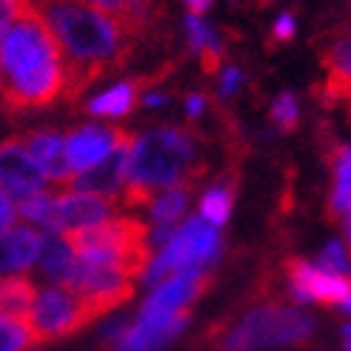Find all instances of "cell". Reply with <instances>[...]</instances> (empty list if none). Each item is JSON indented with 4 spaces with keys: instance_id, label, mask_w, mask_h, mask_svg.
I'll return each instance as SVG.
<instances>
[{
    "instance_id": "2e32d148",
    "label": "cell",
    "mask_w": 351,
    "mask_h": 351,
    "mask_svg": "<svg viewBox=\"0 0 351 351\" xmlns=\"http://www.w3.org/2000/svg\"><path fill=\"white\" fill-rule=\"evenodd\" d=\"M163 75H166V72H157V75H152V77L123 80V83L112 86L109 92H103V95L92 97L89 103H86V112L95 114V117H109V120H114V117H126V114L137 106V103H140V92L149 89V86H154V83L166 80Z\"/></svg>"
},
{
    "instance_id": "52a82bcc",
    "label": "cell",
    "mask_w": 351,
    "mask_h": 351,
    "mask_svg": "<svg viewBox=\"0 0 351 351\" xmlns=\"http://www.w3.org/2000/svg\"><path fill=\"white\" fill-rule=\"evenodd\" d=\"M220 249H223V240L215 226H208L203 217H191L169 237L160 257L149 263L146 277H149V283H160L169 274L206 271L203 266L215 263Z\"/></svg>"
},
{
    "instance_id": "277c9868",
    "label": "cell",
    "mask_w": 351,
    "mask_h": 351,
    "mask_svg": "<svg viewBox=\"0 0 351 351\" xmlns=\"http://www.w3.org/2000/svg\"><path fill=\"white\" fill-rule=\"evenodd\" d=\"M63 245L72 257L95 266H109L126 280H140L152 263L149 226L137 217H109L86 229L66 232Z\"/></svg>"
},
{
    "instance_id": "6da1fadb",
    "label": "cell",
    "mask_w": 351,
    "mask_h": 351,
    "mask_svg": "<svg viewBox=\"0 0 351 351\" xmlns=\"http://www.w3.org/2000/svg\"><path fill=\"white\" fill-rule=\"evenodd\" d=\"M63 97V51L34 3H17L0 40V106L46 109Z\"/></svg>"
},
{
    "instance_id": "30bf717a",
    "label": "cell",
    "mask_w": 351,
    "mask_h": 351,
    "mask_svg": "<svg viewBox=\"0 0 351 351\" xmlns=\"http://www.w3.org/2000/svg\"><path fill=\"white\" fill-rule=\"evenodd\" d=\"M112 215V206L106 200H97V197H86V195H58L49 200L46 208V217H43V229L55 232V234H66V232H75V229H86V226H95L109 220Z\"/></svg>"
},
{
    "instance_id": "1f68e13d",
    "label": "cell",
    "mask_w": 351,
    "mask_h": 351,
    "mask_svg": "<svg viewBox=\"0 0 351 351\" xmlns=\"http://www.w3.org/2000/svg\"><path fill=\"white\" fill-rule=\"evenodd\" d=\"M160 103H166L163 95H149V97H146V106H160Z\"/></svg>"
},
{
    "instance_id": "e0dca14e",
    "label": "cell",
    "mask_w": 351,
    "mask_h": 351,
    "mask_svg": "<svg viewBox=\"0 0 351 351\" xmlns=\"http://www.w3.org/2000/svg\"><path fill=\"white\" fill-rule=\"evenodd\" d=\"M43 249V237L38 229H9L0 232V274L23 271L32 263H38Z\"/></svg>"
},
{
    "instance_id": "5b68a950",
    "label": "cell",
    "mask_w": 351,
    "mask_h": 351,
    "mask_svg": "<svg viewBox=\"0 0 351 351\" xmlns=\"http://www.w3.org/2000/svg\"><path fill=\"white\" fill-rule=\"evenodd\" d=\"M314 337V320L289 303L252 306L234 326H215V351H252L257 346H303Z\"/></svg>"
},
{
    "instance_id": "ac0fdd59",
    "label": "cell",
    "mask_w": 351,
    "mask_h": 351,
    "mask_svg": "<svg viewBox=\"0 0 351 351\" xmlns=\"http://www.w3.org/2000/svg\"><path fill=\"white\" fill-rule=\"evenodd\" d=\"M331 171H335V186H331V200H328V220H343L348 232V180H351V152L348 146H337L328 154Z\"/></svg>"
},
{
    "instance_id": "f1b7e54d",
    "label": "cell",
    "mask_w": 351,
    "mask_h": 351,
    "mask_svg": "<svg viewBox=\"0 0 351 351\" xmlns=\"http://www.w3.org/2000/svg\"><path fill=\"white\" fill-rule=\"evenodd\" d=\"M14 203L9 200V195H3L0 191V232H9L12 229V223H14Z\"/></svg>"
},
{
    "instance_id": "8992f818",
    "label": "cell",
    "mask_w": 351,
    "mask_h": 351,
    "mask_svg": "<svg viewBox=\"0 0 351 351\" xmlns=\"http://www.w3.org/2000/svg\"><path fill=\"white\" fill-rule=\"evenodd\" d=\"M117 308V300L112 297H86L75 294L69 289L51 286L38 294L32 311L26 314V323L32 328V337L38 346L55 343L69 335H77L86 326H92L100 320L103 314H109Z\"/></svg>"
},
{
    "instance_id": "83f0119b",
    "label": "cell",
    "mask_w": 351,
    "mask_h": 351,
    "mask_svg": "<svg viewBox=\"0 0 351 351\" xmlns=\"http://www.w3.org/2000/svg\"><path fill=\"white\" fill-rule=\"evenodd\" d=\"M240 83H243V75H240V69H226V72H223V80H220V95H223V97L234 95Z\"/></svg>"
},
{
    "instance_id": "7a4b0ae2",
    "label": "cell",
    "mask_w": 351,
    "mask_h": 351,
    "mask_svg": "<svg viewBox=\"0 0 351 351\" xmlns=\"http://www.w3.org/2000/svg\"><path fill=\"white\" fill-rule=\"evenodd\" d=\"M38 9L63 51V100L80 97L95 80L132 60L134 46L97 3H51Z\"/></svg>"
},
{
    "instance_id": "9a60e30c",
    "label": "cell",
    "mask_w": 351,
    "mask_h": 351,
    "mask_svg": "<svg viewBox=\"0 0 351 351\" xmlns=\"http://www.w3.org/2000/svg\"><path fill=\"white\" fill-rule=\"evenodd\" d=\"M215 277L206 271H186V274H174L171 280H166L163 286H157L154 294L146 300V306L140 311H189V306L200 300V297L212 289Z\"/></svg>"
},
{
    "instance_id": "4fadbf2b",
    "label": "cell",
    "mask_w": 351,
    "mask_h": 351,
    "mask_svg": "<svg viewBox=\"0 0 351 351\" xmlns=\"http://www.w3.org/2000/svg\"><path fill=\"white\" fill-rule=\"evenodd\" d=\"M21 149L29 154V160L40 169L43 178H49L51 183L58 186H72L75 180V171L69 166V157H66V137L58 132H26L23 137H17Z\"/></svg>"
},
{
    "instance_id": "4dcf8cb0",
    "label": "cell",
    "mask_w": 351,
    "mask_h": 351,
    "mask_svg": "<svg viewBox=\"0 0 351 351\" xmlns=\"http://www.w3.org/2000/svg\"><path fill=\"white\" fill-rule=\"evenodd\" d=\"M203 109H206V100H203L200 95H189V97H186V112H189L191 120H197V117L203 114Z\"/></svg>"
},
{
    "instance_id": "ffe728a7",
    "label": "cell",
    "mask_w": 351,
    "mask_h": 351,
    "mask_svg": "<svg viewBox=\"0 0 351 351\" xmlns=\"http://www.w3.org/2000/svg\"><path fill=\"white\" fill-rule=\"evenodd\" d=\"M38 257H40L38 263H40V271H43V277L55 280L58 286H60L63 280H66L69 269H72V263H75L72 252L66 249L60 237H49V240H43V249H40V254H38Z\"/></svg>"
},
{
    "instance_id": "7c38bea8",
    "label": "cell",
    "mask_w": 351,
    "mask_h": 351,
    "mask_svg": "<svg viewBox=\"0 0 351 351\" xmlns=\"http://www.w3.org/2000/svg\"><path fill=\"white\" fill-rule=\"evenodd\" d=\"M132 132L117 129V126H80L66 137V157L75 174H83L95 169L109 157V152L126 140Z\"/></svg>"
},
{
    "instance_id": "603a6c76",
    "label": "cell",
    "mask_w": 351,
    "mask_h": 351,
    "mask_svg": "<svg viewBox=\"0 0 351 351\" xmlns=\"http://www.w3.org/2000/svg\"><path fill=\"white\" fill-rule=\"evenodd\" d=\"M186 206H189V189L178 186V189H169L163 197H157L152 203V215H154L157 226H169L186 215Z\"/></svg>"
},
{
    "instance_id": "cb8c5ba5",
    "label": "cell",
    "mask_w": 351,
    "mask_h": 351,
    "mask_svg": "<svg viewBox=\"0 0 351 351\" xmlns=\"http://www.w3.org/2000/svg\"><path fill=\"white\" fill-rule=\"evenodd\" d=\"M320 271L326 274H335V277H343L348 271V249L343 240H331L323 254H320Z\"/></svg>"
},
{
    "instance_id": "f546056e",
    "label": "cell",
    "mask_w": 351,
    "mask_h": 351,
    "mask_svg": "<svg viewBox=\"0 0 351 351\" xmlns=\"http://www.w3.org/2000/svg\"><path fill=\"white\" fill-rule=\"evenodd\" d=\"M14 12H17V3H12V0H6V3H0V40H3L6 29L12 26Z\"/></svg>"
},
{
    "instance_id": "d6a6232c",
    "label": "cell",
    "mask_w": 351,
    "mask_h": 351,
    "mask_svg": "<svg viewBox=\"0 0 351 351\" xmlns=\"http://www.w3.org/2000/svg\"><path fill=\"white\" fill-rule=\"evenodd\" d=\"M189 9H191V14H195V17H200L208 9V3H189Z\"/></svg>"
},
{
    "instance_id": "484cf974",
    "label": "cell",
    "mask_w": 351,
    "mask_h": 351,
    "mask_svg": "<svg viewBox=\"0 0 351 351\" xmlns=\"http://www.w3.org/2000/svg\"><path fill=\"white\" fill-rule=\"evenodd\" d=\"M186 34H189V49H191V51H197V55L217 38V34L208 29V23H203L200 17H195V14H189V17H186Z\"/></svg>"
},
{
    "instance_id": "5bb4252c",
    "label": "cell",
    "mask_w": 351,
    "mask_h": 351,
    "mask_svg": "<svg viewBox=\"0 0 351 351\" xmlns=\"http://www.w3.org/2000/svg\"><path fill=\"white\" fill-rule=\"evenodd\" d=\"M0 189H3V195H14V197L40 195L46 189V178L29 160V154L21 149L17 140L0 143Z\"/></svg>"
},
{
    "instance_id": "ba28073f",
    "label": "cell",
    "mask_w": 351,
    "mask_h": 351,
    "mask_svg": "<svg viewBox=\"0 0 351 351\" xmlns=\"http://www.w3.org/2000/svg\"><path fill=\"white\" fill-rule=\"evenodd\" d=\"M283 269L297 303H320V306H337L348 311V303H351L348 277L326 274L306 260H286Z\"/></svg>"
},
{
    "instance_id": "9c48e42d",
    "label": "cell",
    "mask_w": 351,
    "mask_h": 351,
    "mask_svg": "<svg viewBox=\"0 0 351 351\" xmlns=\"http://www.w3.org/2000/svg\"><path fill=\"white\" fill-rule=\"evenodd\" d=\"M189 323V311H140L132 328L114 335L112 351H160L169 340H174Z\"/></svg>"
},
{
    "instance_id": "d4e9b609",
    "label": "cell",
    "mask_w": 351,
    "mask_h": 351,
    "mask_svg": "<svg viewBox=\"0 0 351 351\" xmlns=\"http://www.w3.org/2000/svg\"><path fill=\"white\" fill-rule=\"evenodd\" d=\"M271 120L277 123L283 132H291L297 126V120H300V109H297V100L294 95H280L274 103H271Z\"/></svg>"
},
{
    "instance_id": "d6986e66",
    "label": "cell",
    "mask_w": 351,
    "mask_h": 351,
    "mask_svg": "<svg viewBox=\"0 0 351 351\" xmlns=\"http://www.w3.org/2000/svg\"><path fill=\"white\" fill-rule=\"evenodd\" d=\"M38 300V286L32 277L0 280V317H26Z\"/></svg>"
},
{
    "instance_id": "3957f363",
    "label": "cell",
    "mask_w": 351,
    "mask_h": 351,
    "mask_svg": "<svg viewBox=\"0 0 351 351\" xmlns=\"http://www.w3.org/2000/svg\"><path fill=\"white\" fill-rule=\"evenodd\" d=\"M200 143L203 137L189 126H163L134 137L126 163V183L120 189L123 203L140 208L152 206L163 186L189 189L206 171Z\"/></svg>"
},
{
    "instance_id": "4316f807",
    "label": "cell",
    "mask_w": 351,
    "mask_h": 351,
    "mask_svg": "<svg viewBox=\"0 0 351 351\" xmlns=\"http://www.w3.org/2000/svg\"><path fill=\"white\" fill-rule=\"evenodd\" d=\"M271 38L277 43H289L294 38V14H280L277 21H274V32H271Z\"/></svg>"
},
{
    "instance_id": "8fae6325",
    "label": "cell",
    "mask_w": 351,
    "mask_h": 351,
    "mask_svg": "<svg viewBox=\"0 0 351 351\" xmlns=\"http://www.w3.org/2000/svg\"><path fill=\"white\" fill-rule=\"evenodd\" d=\"M132 143H134V134L120 140L103 163H97L95 169L83 171V174H75L72 186H69L72 195H86V197H97V200L117 197L123 183H126V163H129Z\"/></svg>"
},
{
    "instance_id": "44dd1931",
    "label": "cell",
    "mask_w": 351,
    "mask_h": 351,
    "mask_svg": "<svg viewBox=\"0 0 351 351\" xmlns=\"http://www.w3.org/2000/svg\"><path fill=\"white\" fill-rule=\"evenodd\" d=\"M232 206H234V189L226 186V183H217L212 186L203 195L200 200V215L208 226H215V229H220V226H226V220H229L232 215Z\"/></svg>"
},
{
    "instance_id": "7402d4cb",
    "label": "cell",
    "mask_w": 351,
    "mask_h": 351,
    "mask_svg": "<svg viewBox=\"0 0 351 351\" xmlns=\"http://www.w3.org/2000/svg\"><path fill=\"white\" fill-rule=\"evenodd\" d=\"M38 348L26 317H0V351H32Z\"/></svg>"
}]
</instances>
